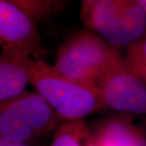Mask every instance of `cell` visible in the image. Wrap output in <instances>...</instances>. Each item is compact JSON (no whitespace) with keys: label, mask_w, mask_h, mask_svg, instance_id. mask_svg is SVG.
<instances>
[{"label":"cell","mask_w":146,"mask_h":146,"mask_svg":"<svg viewBox=\"0 0 146 146\" xmlns=\"http://www.w3.org/2000/svg\"><path fill=\"white\" fill-rule=\"evenodd\" d=\"M30 84L63 122L82 120L106 107L95 84L69 78L42 58L35 60Z\"/></svg>","instance_id":"6da1fadb"},{"label":"cell","mask_w":146,"mask_h":146,"mask_svg":"<svg viewBox=\"0 0 146 146\" xmlns=\"http://www.w3.org/2000/svg\"><path fill=\"white\" fill-rule=\"evenodd\" d=\"M63 122L37 93L25 92L0 104V138L16 142L36 143Z\"/></svg>","instance_id":"7a4b0ae2"},{"label":"cell","mask_w":146,"mask_h":146,"mask_svg":"<svg viewBox=\"0 0 146 146\" xmlns=\"http://www.w3.org/2000/svg\"><path fill=\"white\" fill-rule=\"evenodd\" d=\"M110 46H129L146 33V14L136 0H97L82 16Z\"/></svg>","instance_id":"3957f363"},{"label":"cell","mask_w":146,"mask_h":146,"mask_svg":"<svg viewBox=\"0 0 146 146\" xmlns=\"http://www.w3.org/2000/svg\"><path fill=\"white\" fill-rule=\"evenodd\" d=\"M119 55L99 35L84 32L69 38L59 47L54 68L69 78L95 84Z\"/></svg>","instance_id":"277c9868"},{"label":"cell","mask_w":146,"mask_h":146,"mask_svg":"<svg viewBox=\"0 0 146 146\" xmlns=\"http://www.w3.org/2000/svg\"><path fill=\"white\" fill-rule=\"evenodd\" d=\"M106 106L127 115H146V84L120 54L96 82Z\"/></svg>","instance_id":"5b68a950"},{"label":"cell","mask_w":146,"mask_h":146,"mask_svg":"<svg viewBox=\"0 0 146 146\" xmlns=\"http://www.w3.org/2000/svg\"><path fill=\"white\" fill-rule=\"evenodd\" d=\"M0 44L3 50L25 53L41 58L42 39L35 22L20 8L0 0Z\"/></svg>","instance_id":"8992f818"},{"label":"cell","mask_w":146,"mask_h":146,"mask_svg":"<svg viewBox=\"0 0 146 146\" xmlns=\"http://www.w3.org/2000/svg\"><path fill=\"white\" fill-rule=\"evenodd\" d=\"M35 58L25 53L3 50L0 56V104L26 92Z\"/></svg>","instance_id":"52a82bcc"},{"label":"cell","mask_w":146,"mask_h":146,"mask_svg":"<svg viewBox=\"0 0 146 146\" xmlns=\"http://www.w3.org/2000/svg\"><path fill=\"white\" fill-rule=\"evenodd\" d=\"M93 136L96 146H146V131L128 116L105 120Z\"/></svg>","instance_id":"ba28073f"},{"label":"cell","mask_w":146,"mask_h":146,"mask_svg":"<svg viewBox=\"0 0 146 146\" xmlns=\"http://www.w3.org/2000/svg\"><path fill=\"white\" fill-rule=\"evenodd\" d=\"M49 146H96L93 133L82 120L63 122Z\"/></svg>","instance_id":"9c48e42d"},{"label":"cell","mask_w":146,"mask_h":146,"mask_svg":"<svg viewBox=\"0 0 146 146\" xmlns=\"http://www.w3.org/2000/svg\"><path fill=\"white\" fill-rule=\"evenodd\" d=\"M12 3L35 23L48 21L58 9L61 0H2Z\"/></svg>","instance_id":"30bf717a"},{"label":"cell","mask_w":146,"mask_h":146,"mask_svg":"<svg viewBox=\"0 0 146 146\" xmlns=\"http://www.w3.org/2000/svg\"><path fill=\"white\" fill-rule=\"evenodd\" d=\"M127 65L146 84V33L126 48Z\"/></svg>","instance_id":"8fae6325"},{"label":"cell","mask_w":146,"mask_h":146,"mask_svg":"<svg viewBox=\"0 0 146 146\" xmlns=\"http://www.w3.org/2000/svg\"><path fill=\"white\" fill-rule=\"evenodd\" d=\"M0 146H38L37 142L32 143V142H16V141H10L0 138Z\"/></svg>","instance_id":"7c38bea8"},{"label":"cell","mask_w":146,"mask_h":146,"mask_svg":"<svg viewBox=\"0 0 146 146\" xmlns=\"http://www.w3.org/2000/svg\"><path fill=\"white\" fill-rule=\"evenodd\" d=\"M97 0H82V8H81V16L84 15L89 8L93 6Z\"/></svg>","instance_id":"4fadbf2b"},{"label":"cell","mask_w":146,"mask_h":146,"mask_svg":"<svg viewBox=\"0 0 146 146\" xmlns=\"http://www.w3.org/2000/svg\"><path fill=\"white\" fill-rule=\"evenodd\" d=\"M136 1L146 14V0H136Z\"/></svg>","instance_id":"5bb4252c"}]
</instances>
